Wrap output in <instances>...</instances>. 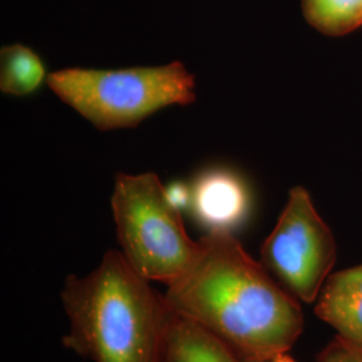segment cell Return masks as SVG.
I'll list each match as a JSON object with an SVG mask.
<instances>
[{"label":"cell","instance_id":"obj_5","mask_svg":"<svg viewBox=\"0 0 362 362\" xmlns=\"http://www.w3.org/2000/svg\"><path fill=\"white\" fill-rule=\"evenodd\" d=\"M260 255V263L294 297L308 303L320 297L336 260V242L305 188L294 187L288 192Z\"/></svg>","mask_w":362,"mask_h":362},{"label":"cell","instance_id":"obj_8","mask_svg":"<svg viewBox=\"0 0 362 362\" xmlns=\"http://www.w3.org/2000/svg\"><path fill=\"white\" fill-rule=\"evenodd\" d=\"M163 362H242L219 339L172 311Z\"/></svg>","mask_w":362,"mask_h":362},{"label":"cell","instance_id":"obj_4","mask_svg":"<svg viewBox=\"0 0 362 362\" xmlns=\"http://www.w3.org/2000/svg\"><path fill=\"white\" fill-rule=\"evenodd\" d=\"M112 211L121 254L146 281L172 285L199 258L202 240L185 233L180 211L155 173H118Z\"/></svg>","mask_w":362,"mask_h":362},{"label":"cell","instance_id":"obj_9","mask_svg":"<svg viewBox=\"0 0 362 362\" xmlns=\"http://www.w3.org/2000/svg\"><path fill=\"white\" fill-rule=\"evenodd\" d=\"M46 66L37 52L22 43L0 50V90L15 97H25L38 90L47 81Z\"/></svg>","mask_w":362,"mask_h":362},{"label":"cell","instance_id":"obj_12","mask_svg":"<svg viewBox=\"0 0 362 362\" xmlns=\"http://www.w3.org/2000/svg\"><path fill=\"white\" fill-rule=\"evenodd\" d=\"M165 194L168 197L169 203L179 211L189 209L191 208V199H192V189L191 185H187L181 181H175L165 187Z\"/></svg>","mask_w":362,"mask_h":362},{"label":"cell","instance_id":"obj_1","mask_svg":"<svg viewBox=\"0 0 362 362\" xmlns=\"http://www.w3.org/2000/svg\"><path fill=\"white\" fill-rule=\"evenodd\" d=\"M167 287L169 309L219 339L242 362L272 361L291 349L303 330L297 299L233 233H208L192 267Z\"/></svg>","mask_w":362,"mask_h":362},{"label":"cell","instance_id":"obj_15","mask_svg":"<svg viewBox=\"0 0 362 362\" xmlns=\"http://www.w3.org/2000/svg\"><path fill=\"white\" fill-rule=\"evenodd\" d=\"M360 346H362V345H360Z\"/></svg>","mask_w":362,"mask_h":362},{"label":"cell","instance_id":"obj_13","mask_svg":"<svg viewBox=\"0 0 362 362\" xmlns=\"http://www.w3.org/2000/svg\"><path fill=\"white\" fill-rule=\"evenodd\" d=\"M269 362H297L294 358H291L290 356H287V353H282V354H278L276 357H274L272 361Z\"/></svg>","mask_w":362,"mask_h":362},{"label":"cell","instance_id":"obj_7","mask_svg":"<svg viewBox=\"0 0 362 362\" xmlns=\"http://www.w3.org/2000/svg\"><path fill=\"white\" fill-rule=\"evenodd\" d=\"M315 308L341 338L362 345V266L329 276Z\"/></svg>","mask_w":362,"mask_h":362},{"label":"cell","instance_id":"obj_14","mask_svg":"<svg viewBox=\"0 0 362 362\" xmlns=\"http://www.w3.org/2000/svg\"><path fill=\"white\" fill-rule=\"evenodd\" d=\"M357 346H358V349L361 350V353H362V346H360V345H357Z\"/></svg>","mask_w":362,"mask_h":362},{"label":"cell","instance_id":"obj_11","mask_svg":"<svg viewBox=\"0 0 362 362\" xmlns=\"http://www.w3.org/2000/svg\"><path fill=\"white\" fill-rule=\"evenodd\" d=\"M321 362H362L361 350L357 345L341 338L325 350Z\"/></svg>","mask_w":362,"mask_h":362},{"label":"cell","instance_id":"obj_6","mask_svg":"<svg viewBox=\"0 0 362 362\" xmlns=\"http://www.w3.org/2000/svg\"><path fill=\"white\" fill-rule=\"evenodd\" d=\"M191 212L207 233H233L250 214L245 181L228 169H208L191 185Z\"/></svg>","mask_w":362,"mask_h":362},{"label":"cell","instance_id":"obj_3","mask_svg":"<svg viewBox=\"0 0 362 362\" xmlns=\"http://www.w3.org/2000/svg\"><path fill=\"white\" fill-rule=\"evenodd\" d=\"M47 85L97 129L136 128L160 109L196 101L194 77L180 61L117 70L64 69Z\"/></svg>","mask_w":362,"mask_h":362},{"label":"cell","instance_id":"obj_2","mask_svg":"<svg viewBox=\"0 0 362 362\" xmlns=\"http://www.w3.org/2000/svg\"><path fill=\"white\" fill-rule=\"evenodd\" d=\"M61 298L67 349L93 362H163L172 310L119 251L86 276L69 275Z\"/></svg>","mask_w":362,"mask_h":362},{"label":"cell","instance_id":"obj_10","mask_svg":"<svg viewBox=\"0 0 362 362\" xmlns=\"http://www.w3.org/2000/svg\"><path fill=\"white\" fill-rule=\"evenodd\" d=\"M302 10L325 35L341 37L362 26V0H302Z\"/></svg>","mask_w":362,"mask_h":362}]
</instances>
